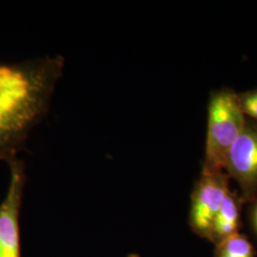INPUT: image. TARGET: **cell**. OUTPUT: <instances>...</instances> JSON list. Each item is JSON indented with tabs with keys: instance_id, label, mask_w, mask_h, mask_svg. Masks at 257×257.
Listing matches in <instances>:
<instances>
[{
	"instance_id": "6da1fadb",
	"label": "cell",
	"mask_w": 257,
	"mask_h": 257,
	"mask_svg": "<svg viewBox=\"0 0 257 257\" xmlns=\"http://www.w3.org/2000/svg\"><path fill=\"white\" fill-rule=\"evenodd\" d=\"M65 68L62 55L0 63V160L7 163L50 110Z\"/></svg>"
},
{
	"instance_id": "5b68a950",
	"label": "cell",
	"mask_w": 257,
	"mask_h": 257,
	"mask_svg": "<svg viewBox=\"0 0 257 257\" xmlns=\"http://www.w3.org/2000/svg\"><path fill=\"white\" fill-rule=\"evenodd\" d=\"M226 173L232 177L246 201L257 194V127L246 125L227 157Z\"/></svg>"
},
{
	"instance_id": "52a82bcc",
	"label": "cell",
	"mask_w": 257,
	"mask_h": 257,
	"mask_svg": "<svg viewBox=\"0 0 257 257\" xmlns=\"http://www.w3.org/2000/svg\"><path fill=\"white\" fill-rule=\"evenodd\" d=\"M215 257H255V250L247 238L240 232L215 245Z\"/></svg>"
},
{
	"instance_id": "3957f363",
	"label": "cell",
	"mask_w": 257,
	"mask_h": 257,
	"mask_svg": "<svg viewBox=\"0 0 257 257\" xmlns=\"http://www.w3.org/2000/svg\"><path fill=\"white\" fill-rule=\"evenodd\" d=\"M225 172L203 170L192 193L189 222L195 234L211 241L212 226L229 191Z\"/></svg>"
},
{
	"instance_id": "30bf717a",
	"label": "cell",
	"mask_w": 257,
	"mask_h": 257,
	"mask_svg": "<svg viewBox=\"0 0 257 257\" xmlns=\"http://www.w3.org/2000/svg\"><path fill=\"white\" fill-rule=\"evenodd\" d=\"M127 257H139V255H138V254H135V253H133V254H130V255H128Z\"/></svg>"
},
{
	"instance_id": "ba28073f",
	"label": "cell",
	"mask_w": 257,
	"mask_h": 257,
	"mask_svg": "<svg viewBox=\"0 0 257 257\" xmlns=\"http://www.w3.org/2000/svg\"><path fill=\"white\" fill-rule=\"evenodd\" d=\"M244 113H247L257 120V92L248 94L244 100H240Z\"/></svg>"
},
{
	"instance_id": "277c9868",
	"label": "cell",
	"mask_w": 257,
	"mask_h": 257,
	"mask_svg": "<svg viewBox=\"0 0 257 257\" xmlns=\"http://www.w3.org/2000/svg\"><path fill=\"white\" fill-rule=\"evenodd\" d=\"M8 165L9 187L0 204V257H21L19 215L26 184L25 164L17 157Z\"/></svg>"
},
{
	"instance_id": "9c48e42d",
	"label": "cell",
	"mask_w": 257,
	"mask_h": 257,
	"mask_svg": "<svg viewBox=\"0 0 257 257\" xmlns=\"http://www.w3.org/2000/svg\"><path fill=\"white\" fill-rule=\"evenodd\" d=\"M252 221H253V226H254V229L256 230L257 232V204L253 209V214H252Z\"/></svg>"
},
{
	"instance_id": "8992f818",
	"label": "cell",
	"mask_w": 257,
	"mask_h": 257,
	"mask_svg": "<svg viewBox=\"0 0 257 257\" xmlns=\"http://www.w3.org/2000/svg\"><path fill=\"white\" fill-rule=\"evenodd\" d=\"M239 226L238 200L235 195L229 192L213 223L211 242L217 245L221 241L239 232Z\"/></svg>"
},
{
	"instance_id": "7a4b0ae2",
	"label": "cell",
	"mask_w": 257,
	"mask_h": 257,
	"mask_svg": "<svg viewBox=\"0 0 257 257\" xmlns=\"http://www.w3.org/2000/svg\"><path fill=\"white\" fill-rule=\"evenodd\" d=\"M246 125L241 102L235 94L220 92L211 97L203 170L226 173L230 148Z\"/></svg>"
}]
</instances>
